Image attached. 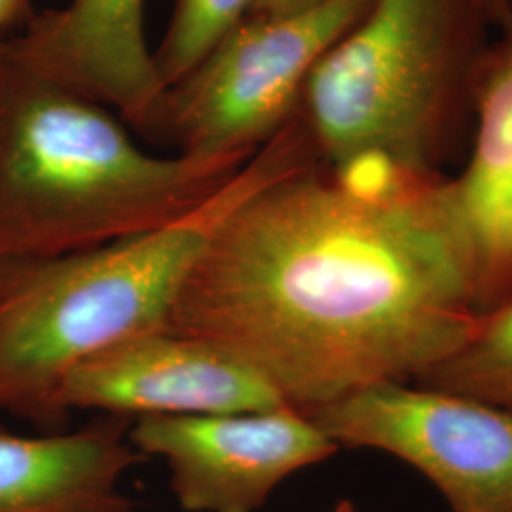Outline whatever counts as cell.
Here are the masks:
<instances>
[{
	"label": "cell",
	"instance_id": "cell-8",
	"mask_svg": "<svg viewBox=\"0 0 512 512\" xmlns=\"http://www.w3.org/2000/svg\"><path fill=\"white\" fill-rule=\"evenodd\" d=\"M59 406L105 416H219L289 406L238 355L209 340L147 330L99 349L65 376Z\"/></svg>",
	"mask_w": 512,
	"mask_h": 512
},
{
	"label": "cell",
	"instance_id": "cell-10",
	"mask_svg": "<svg viewBox=\"0 0 512 512\" xmlns=\"http://www.w3.org/2000/svg\"><path fill=\"white\" fill-rule=\"evenodd\" d=\"M473 114L469 162L448 184L473 258L480 313L512 296V0L478 61Z\"/></svg>",
	"mask_w": 512,
	"mask_h": 512
},
{
	"label": "cell",
	"instance_id": "cell-11",
	"mask_svg": "<svg viewBox=\"0 0 512 512\" xmlns=\"http://www.w3.org/2000/svg\"><path fill=\"white\" fill-rule=\"evenodd\" d=\"M129 429V418L105 414L73 433L0 429V512H135L120 482L145 456Z\"/></svg>",
	"mask_w": 512,
	"mask_h": 512
},
{
	"label": "cell",
	"instance_id": "cell-7",
	"mask_svg": "<svg viewBox=\"0 0 512 512\" xmlns=\"http://www.w3.org/2000/svg\"><path fill=\"white\" fill-rule=\"evenodd\" d=\"M143 456L164 459L188 512H256L296 471L340 448L291 406L219 416H143L129 429Z\"/></svg>",
	"mask_w": 512,
	"mask_h": 512
},
{
	"label": "cell",
	"instance_id": "cell-12",
	"mask_svg": "<svg viewBox=\"0 0 512 512\" xmlns=\"http://www.w3.org/2000/svg\"><path fill=\"white\" fill-rule=\"evenodd\" d=\"M414 384L512 412V296L480 311L461 346Z\"/></svg>",
	"mask_w": 512,
	"mask_h": 512
},
{
	"label": "cell",
	"instance_id": "cell-6",
	"mask_svg": "<svg viewBox=\"0 0 512 512\" xmlns=\"http://www.w3.org/2000/svg\"><path fill=\"white\" fill-rule=\"evenodd\" d=\"M338 448L410 465L450 512H512V412L414 382L372 385L306 414Z\"/></svg>",
	"mask_w": 512,
	"mask_h": 512
},
{
	"label": "cell",
	"instance_id": "cell-2",
	"mask_svg": "<svg viewBox=\"0 0 512 512\" xmlns=\"http://www.w3.org/2000/svg\"><path fill=\"white\" fill-rule=\"evenodd\" d=\"M251 158H162L109 107L0 57V260L71 255L190 217Z\"/></svg>",
	"mask_w": 512,
	"mask_h": 512
},
{
	"label": "cell",
	"instance_id": "cell-13",
	"mask_svg": "<svg viewBox=\"0 0 512 512\" xmlns=\"http://www.w3.org/2000/svg\"><path fill=\"white\" fill-rule=\"evenodd\" d=\"M256 0H177L164 40L152 52L165 90L192 73L243 19Z\"/></svg>",
	"mask_w": 512,
	"mask_h": 512
},
{
	"label": "cell",
	"instance_id": "cell-15",
	"mask_svg": "<svg viewBox=\"0 0 512 512\" xmlns=\"http://www.w3.org/2000/svg\"><path fill=\"white\" fill-rule=\"evenodd\" d=\"M35 16L31 0H0V55L4 52V33L14 27H25Z\"/></svg>",
	"mask_w": 512,
	"mask_h": 512
},
{
	"label": "cell",
	"instance_id": "cell-17",
	"mask_svg": "<svg viewBox=\"0 0 512 512\" xmlns=\"http://www.w3.org/2000/svg\"><path fill=\"white\" fill-rule=\"evenodd\" d=\"M332 512H361L351 501H348V499H342L334 509H332Z\"/></svg>",
	"mask_w": 512,
	"mask_h": 512
},
{
	"label": "cell",
	"instance_id": "cell-3",
	"mask_svg": "<svg viewBox=\"0 0 512 512\" xmlns=\"http://www.w3.org/2000/svg\"><path fill=\"white\" fill-rule=\"evenodd\" d=\"M490 27L476 0H374L315 63L300 95L296 110L319 156L440 171L475 124Z\"/></svg>",
	"mask_w": 512,
	"mask_h": 512
},
{
	"label": "cell",
	"instance_id": "cell-9",
	"mask_svg": "<svg viewBox=\"0 0 512 512\" xmlns=\"http://www.w3.org/2000/svg\"><path fill=\"white\" fill-rule=\"evenodd\" d=\"M4 57L114 107L145 135L164 99L145 35V0H71L35 14L6 40Z\"/></svg>",
	"mask_w": 512,
	"mask_h": 512
},
{
	"label": "cell",
	"instance_id": "cell-5",
	"mask_svg": "<svg viewBox=\"0 0 512 512\" xmlns=\"http://www.w3.org/2000/svg\"><path fill=\"white\" fill-rule=\"evenodd\" d=\"M374 0H325L283 16H247L167 88L147 131L190 158H253L296 112L315 63Z\"/></svg>",
	"mask_w": 512,
	"mask_h": 512
},
{
	"label": "cell",
	"instance_id": "cell-16",
	"mask_svg": "<svg viewBox=\"0 0 512 512\" xmlns=\"http://www.w3.org/2000/svg\"><path fill=\"white\" fill-rule=\"evenodd\" d=\"M476 4L494 29H499L509 16V0H476Z\"/></svg>",
	"mask_w": 512,
	"mask_h": 512
},
{
	"label": "cell",
	"instance_id": "cell-14",
	"mask_svg": "<svg viewBox=\"0 0 512 512\" xmlns=\"http://www.w3.org/2000/svg\"><path fill=\"white\" fill-rule=\"evenodd\" d=\"M325 0H256L249 16L253 18H283L315 8Z\"/></svg>",
	"mask_w": 512,
	"mask_h": 512
},
{
	"label": "cell",
	"instance_id": "cell-1",
	"mask_svg": "<svg viewBox=\"0 0 512 512\" xmlns=\"http://www.w3.org/2000/svg\"><path fill=\"white\" fill-rule=\"evenodd\" d=\"M476 315L448 177L380 156L327 164L296 110L239 171L165 330L228 349L311 414L416 382Z\"/></svg>",
	"mask_w": 512,
	"mask_h": 512
},
{
	"label": "cell",
	"instance_id": "cell-4",
	"mask_svg": "<svg viewBox=\"0 0 512 512\" xmlns=\"http://www.w3.org/2000/svg\"><path fill=\"white\" fill-rule=\"evenodd\" d=\"M238 175L202 209L160 230L71 255L0 260V410L44 433L65 431V376L99 349L165 329Z\"/></svg>",
	"mask_w": 512,
	"mask_h": 512
}]
</instances>
